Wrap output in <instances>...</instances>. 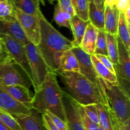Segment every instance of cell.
I'll return each instance as SVG.
<instances>
[{
    "label": "cell",
    "instance_id": "6da1fadb",
    "mask_svg": "<svg viewBox=\"0 0 130 130\" xmlns=\"http://www.w3.org/2000/svg\"><path fill=\"white\" fill-rule=\"evenodd\" d=\"M39 17L41 36L37 48L50 71L57 73L61 56L66 51L72 49L73 44L48 21L43 13L39 14Z\"/></svg>",
    "mask_w": 130,
    "mask_h": 130
},
{
    "label": "cell",
    "instance_id": "7a4b0ae2",
    "mask_svg": "<svg viewBox=\"0 0 130 130\" xmlns=\"http://www.w3.org/2000/svg\"><path fill=\"white\" fill-rule=\"evenodd\" d=\"M57 73L50 71L44 81L35 91L32 98V108L39 114L49 111L65 121L63 90L60 86Z\"/></svg>",
    "mask_w": 130,
    "mask_h": 130
},
{
    "label": "cell",
    "instance_id": "3957f363",
    "mask_svg": "<svg viewBox=\"0 0 130 130\" xmlns=\"http://www.w3.org/2000/svg\"><path fill=\"white\" fill-rule=\"evenodd\" d=\"M66 92L78 104L85 106L89 104H100L110 109L106 96L79 72H58Z\"/></svg>",
    "mask_w": 130,
    "mask_h": 130
},
{
    "label": "cell",
    "instance_id": "277c9868",
    "mask_svg": "<svg viewBox=\"0 0 130 130\" xmlns=\"http://www.w3.org/2000/svg\"><path fill=\"white\" fill-rule=\"evenodd\" d=\"M105 83L106 97L110 110L120 124H123L130 119V98L119 84Z\"/></svg>",
    "mask_w": 130,
    "mask_h": 130
},
{
    "label": "cell",
    "instance_id": "5b68a950",
    "mask_svg": "<svg viewBox=\"0 0 130 130\" xmlns=\"http://www.w3.org/2000/svg\"><path fill=\"white\" fill-rule=\"evenodd\" d=\"M24 47L31 71L32 85L34 87V91H36L40 87L46 74L50 71L36 46L29 43Z\"/></svg>",
    "mask_w": 130,
    "mask_h": 130
},
{
    "label": "cell",
    "instance_id": "8992f818",
    "mask_svg": "<svg viewBox=\"0 0 130 130\" xmlns=\"http://www.w3.org/2000/svg\"><path fill=\"white\" fill-rule=\"evenodd\" d=\"M0 83L6 86L22 85L28 88L32 86L30 79L8 56L0 63Z\"/></svg>",
    "mask_w": 130,
    "mask_h": 130
},
{
    "label": "cell",
    "instance_id": "52a82bcc",
    "mask_svg": "<svg viewBox=\"0 0 130 130\" xmlns=\"http://www.w3.org/2000/svg\"><path fill=\"white\" fill-rule=\"evenodd\" d=\"M0 38L5 53L22 69L32 82L31 71L25 47L10 36L0 34Z\"/></svg>",
    "mask_w": 130,
    "mask_h": 130
},
{
    "label": "cell",
    "instance_id": "ba28073f",
    "mask_svg": "<svg viewBox=\"0 0 130 130\" xmlns=\"http://www.w3.org/2000/svg\"><path fill=\"white\" fill-rule=\"evenodd\" d=\"M72 51L77 58L79 67V73L93 84L104 95L105 94V83L102 79L95 70L91 62V55L85 53L80 47H73Z\"/></svg>",
    "mask_w": 130,
    "mask_h": 130
},
{
    "label": "cell",
    "instance_id": "9c48e42d",
    "mask_svg": "<svg viewBox=\"0 0 130 130\" xmlns=\"http://www.w3.org/2000/svg\"><path fill=\"white\" fill-rule=\"evenodd\" d=\"M14 16L20 24L29 43H32L37 46L39 43L41 36L39 15H29L14 8Z\"/></svg>",
    "mask_w": 130,
    "mask_h": 130
},
{
    "label": "cell",
    "instance_id": "30bf717a",
    "mask_svg": "<svg viewBox=\"0 0 130 130\" xmlns=\"http://www.w3.org/2000/svg\"><path fill=\"white\" fill-rule=\"evenodd\" d=\"M118 46V64L114 66L118 83L129 95L130 58L129 50L117 36Z\"/></svg>",
    "mask_w": 130,
    "mask_h": 130
},
{
    "label": "cell",
    "instance_id": "8fae6325",
    "mask_svg": "<svg viewBox=\"0 0 130 130\" xmlns=\"http://www.w3.org/2000/svg\"><path fill=\"white\" fill-rule=\"evenodd\" d=\"M63 100L66 116L65 122L67 130H85L79 110V104L66 91H63Z\"/></svg>",
    "mask_w": 130,
    "mask_h": 130
},
{
    "label": "cell",
    "instance_id": "7c38bea8",
    "mask_svg": "<svg viewBox=\"0 0 130 130\" xmlns=\"http://www.w3.org/2000/svg\"><path fill=\"white\" fill-rule=\"evenodd\" d=\"M0 109L8 113L15 118H23L30 115V109L17 101L0 85Z\"/></svg>",
    "mask_w": 130,
    "mask_h": 130
},
{
    "label": "cell",
    "instance_id": "4fadbf2b",
    "mask_svg": "<svg viewBox=\"0 0 130 130\" xmlns=\"http://www.w3.org/2000/svg\"><path fill=\"white\" fill-rule=\"evenodd\" d=\"M0 34L10 36L24 46L29 43L15 16L0 19Z\"/></svg>",
    "mask_w": 130,
    "mask_h": 130
},
{
    "label": "cell",
    "instance_id": "5bb4252c",
    "mask_svg": "<svg viewBox=\"0 0 130 130\" xmlns=\"http://www.w3.org/2000/svg\"><path fill=\"white\" fill-rule=\"evenodd\" d=\"M0 85L15 100L24 104L30 109L32 108L33 95L29 90V88L22 85L6 86L0 83Z\"/></svg>",
    "mask_w": 130,
    "mask_h": 130
},
{
    "label": "cell",
    "instance_id": "9a60e30c",
    "mask_svg": "<svg viewBox=\"0 0 130 130\" xmlns=\"http://www.w3.org/2000/svg\"><path fill=\"white\" fill-rule=\"evenodd\" d=\"M22 130H47L44 125L42 114L32 109L30 115L23 118H15Z\"/></svg>",
    "mask_w": 130,
    "mask_h": 130
},
{
    "label": "cell",
    "instance_id": "2e32d148",
    "mask_svg": "<svg viewBox=\"0 0 130 130\" xmlns=\"http://www.w3.org/2000/svg\"><path fill=\"white\" fill-rule=\"evenodd\" d=\"M105 19H104V31L108 34L117 36L119 11L116 6L105 5Z\"/></svg>",
    "mask_w": 130,
    "mask_h": 130
},
{
    "label": "cell",
    "instance_id": "e0dca14e",
    "mask_svg": "<svg viewBox=\"0 0 130 130\" xmlns=\"http://www.w3.org/2000/svg\"><path fill=\"white\" fill-rule=\"evenodd\" d=\"M98 31L99 30L89 22L81 44L79 46L83 51L90 55H93L95 53Z\"/></svg>",
    "mask_w": 130,
    "mask_h": 130
},
{
    "label": "cell",
    "instance_id": "ac0fdd59",
    "mask_svg": "<svg viewBox=\"0 0 130 130\" xmlns=\"http://www.w3.org/2000/svg\"><path fill=\"white\" fill-rule=\"evenodd\" d=\"M99 119V126L105 130H115L118 121L110 109L100 104H96Z\"/></svg>",
    "mask_w": 130,
    "mask_h": 130
},
{
    "label": "cell",
    "instance_id": "d6986e66",
    "mask_svg": "<svg viewBox=\"0 0 130 130\" xmlns=\"http://www.w3.org/2000/svg\"><path fill=\"white\" fill-rule=\"evenodd\" d=\"M79 72L78 61L72 50L66 51L60 59L58 72Z\"/></svg>",
    "mask_w": 130,
    "mask_h": 130
},
{
    "label": "cell",
    "instance_id": "ffe728a7",
    "mask_svg": "<svg viewBox=\"0 0 130 130\" xmlns=\"http://www.w3.org/2000/svg\"><path fill=\"white\" fill-rule=\"evenodd\" d=\"M15 9L20 10L25 13L38 15L41 13V0H9Z\"/></svg>",
    "mask_w": 130,
    "mask_h": 130
},
{
    "label": "cell",
    "instance_id": "44dd1931",
    "mask_svg": "<svg viewBox=\"0 0 130 130\" xmlns=\"http://www.w3.org/2000/svg\"><path fill=\"white\" fill-rule=\"evenodd\" d=\"M88 23L89 22L84 21L76 15L72 17L71 20V30L73 36L72 42L74 47L79 46Z\"/></svg>",
    "mask_w": 130,
    "mask_h": 130
},
{
    "label": "cell",
    "instance_id": "7402d4cb",
    "mask_svg": "<svg viewBox=\"0 0 130 130\" xmlns=\"http://www.w3.org/2000/svg\"><path fill=\"white\" fill-rule=\"evenodd\" d=\"M91 60L95 70L102 79L109 83H118V81L116 74L112 72L104 66L95 57V55H91Z\"/></svg>",
    "mask_w": 130,
    "mask_h": 130
},
{
    "label": "cell",
    "instance_id": "603a6c76",
    "mask_svg": "<svg viewBox=\"0 0 130 130\" xmlns=\"http://www.w3.org/2000/svg\"><path fill=\"white\" fill-rule=\"evenodd\" d=\"M104 11L98 8L93 3H89L88 21L99 30H104Z\"/></svg>",
    "mask_w": 130,
    "mask_h": 130
},
{
    "label": "cell",
    "instance_id": "cb8c5ba5",
    "mask_svg": "<svg viewBox=\"0 0 130 130\" xmlns=\"http://www.w3.org/2000/svg\"><path fill=\"white\" fill-rule=\"evenodd\" d=\"M117 36L126 48L130 50L129 25L127 23L123 13L119 12Z\"/></svg>",
    "mask_w": 130,
    "mask_h": 130
},
{
    "label": "cell",
    "instance_id": "d4e9b609",
    "mask_svg": "<svg viewBox=\"0 0 130 130\" xmlns=\"http://www.w3.org/2000/svg\"><path fill=\"white\" fill-rule=\"evenodd\" d=\"M107 57L114 66L118 64V46L117 36L106 33Z\"/></svg>",
    "mask_w": 130,
    "mask_h": 130
},
{
    "label": "cell",
    "instance_id": "484cf974",
    "mask_svg": "<svg viewBox=\"0 0 130 130\" xmlns=\"http://www.w3.org/2000/svg\"><path fill=\"white\" fill-rule=\"evenodd\" d=\"M75 15L83 20L88 21L89 0H72Z\"/></svg>",
    "mask_w": 130,
    "mask_h": 130
},
{
    "label": "cell",
    "instance_id": "4316f807",
    "mask_svg": "<svg viewBox=\"0 0 130 130\" xmlns=\"http://www.w3.org/2000/svg\"><path fill=\"white\" fill-rule=\"evenodd\" d=\"M71 15L63 11L58 3L55 5L53 15V20L59 27L68 28L71 29Z\"/></svg>",
    "mask_w": 130,
    "mask_h": 130
},
{
    "label": "cell",
    "instance_id": "83f0119b",
    "mask_svg": "<svg viewBox=\"0 0 130 130\" xmlns=\"http://www.w3.org/2000/svg\"><path fill=\"white\" fill-rule=\"evenodd\" d=\"M94 55H102L107 56L106 32L104 30L98 31Z\"/></svg>",
    "mask_w": 130,
    "mask_h": 130
},
{
    "label": "cell",
    "instance_id": "f1b7e54d",
    "mask_svg": "<svg viewBox=\"0 0 130 130\" xmlns=\"http://www.w3.org/2000/svg\"><path fill=\"white\" fill-rule=\"evenodd\" d=\"M0 123L11 130H22L16 119L1 109H0Z\"/></svg>",
    "mask_w": 130,
    "mask_h": 130
},
{
    "label": "cell",
    "instance_id": "f546056e",
    "mask_svg": "<svg viewBox=\"0 0 130 130\" xmlns=\"http://www.w3.org/2000/svg\"><path fill=\"white\" fill-rule=\"evenodd\" d=\"M14 16V8L9 0H0V19Z\"/></svg>",
    "mask_w": 130,
    "mask_h": 130
},
{
    "label": "cell",
    "instance_id": "4dcf8cb0",
    "mask_svg": "<svg viewBox=\"0 0 130 130\" xmlns=\"http://www.w3.org/2000/svg\"><path fill=\"white\" fill-rule=\"evenodd\" d=\"M83 108L86 116L91 121L99 125V114H98L96 104H89V105L83 106Z\"/></svg>",
    "mask_w": 130,
    "mask_h": 130
},
{
    "label": "cell",
    "instance_id": "1f68e13d",
    "mask_svg": "<svg viewBox=\"0 0 130 130\" xmlns=\"http://www.w3.org/2000/svg\"><path fill=\"white\" fill-rule=\"evenodd\" d=\"M79 110L80 116L82 119L83 123L85 126V130H99V125L95 124L93 121H91L85 113L82 105L79 104Z\"/></svg>",
    "mask_w": 130,
    "mask_h": 130
},
{
    "label": "cell",
    "instance_id": "d6a6232c",
    "mask_svg": "<svg viewBox=\"0 0 130 130\" xmlns=\"http://www.w3.org/2000/svg\"><path fill=\"white\" fill-rule=\"evenodd\" d=\"M45 114H46L50 118L52 123L54 124V125L57 127L59 130H67V125H66V122L63 121V120L57 117V116L54 115L53 114L51 113L49 111H46Z\"/></svg>",
    "mask_w": 130,
    "mask_h": 130
},
{
    "label": "cell",
    "instance_id": "836d02e7",
    "mask_svg": "<svg viewBox=\"0 0 130 130\" xmlns=\"http://www.w3.org/2000/svg\"><path fill=\"white\" fill-rule=\"evenodd\" d=\"M57 1H58L57 3L59 5L60 8L63 11L71 15V17L75 15L73 6H72V0H57Z\"/></svg>",
    "mask_w": 130,
    "mask_h": 130
},
{
    "label": "cell",
    "instance_id": "e575fe53",
    "mask_svg": "<svg viewBox=\"0 0 130 130\" xmlns=\"http://www.w3.org/2000/svg\"><path fill=\"white\" fill-rule=\"evenodd\" d=\"M95 56L104 66H105L108 69L110 70L112 72L116 74L114 64L112 63V62L107 56L102 55H95Z\"/></svg>",
    "mask_w": 130,
    "mask_h": 130
},
{
    "label": "cell",
    "instance_id": "d590c367",
    "mask_svg": "<svg viewBox=\"0 0 130 130\" xmlns=\"http://www.w3.org/2000/svg\"><path fill=\"white\" fill-rule=\"evenodd\" d=\"M115 6L119 12L124 13L128 7L130 6V0H116Z\"/></svg>",
    "mask_w": 130,
    "mask_h": 130
},
{
    "label": "cell",
    "instance_id": "8d00e7d4",
    "mask_svg": "<svg viewBox=\"0 0 130 130\" xmlns=\"http://www.w3.org/2000/svg\"><path fill=\"white\" fill-rule=\"evenodd\" d=\"M42 118H43V121L44 126L47 130H59L52 123L50 118L48 117L46 114L44 113V114H42Z\"/></svg>",
    "mask_w": 130,
    "mask_h": 130
},
{
    "label": "cell",
    "instance_id": "74e56055",
    "mask_svg": "<svg viewBox=\"0 0 130 130\" xmlns=\"http://www.w3.org/2000/svg\"><path fill=\"white\" fill-rule=\"evenodd\" d=\"M90 2L93 3L98 8L105 10V2L104 0H89Z\"/></svg>",
    "mask_w": 130,
    "mask_h": 130
},
{
    "label": "cell",
    "instance_id": "f35d334b",
    "mask_svg": "<svg viewBox=\"0 0 130 130\" xmlns=\"http://www.w3.org/2000/svg\"><path fill=\"white\" fill-rule=\"evenodd\" d=\"M123 13H124V17H125V19L126 20L127 23L130 25V6L128 7V8L126 10V11Z\"/></svg>",
    "mask_w": 130,
    "mask_h": 130
},
{
    "label": "cell",
    "instance_id": "ab89813d",
    "mask_svg": "<svg viewBox=\"0 0 130 130\" xmlns=\"http://www.w3.org/2000/svg\"><path fill=\"white\" fill-rule=\"evenodd\" d=\"M104 2H105V5L113 6L115 5L116 0H104Z\"/></svg>",
    "mask_w": 130,
    "mask_h": 130
},
{
    "label": "cell",
    "instance_id": "60d3db41",
    "mask_svg": "<svg viewBox=\"0 0 130 130\" xmlns=\"http://www.w3.org/2000/svg\"><path fill=\"white\" fill-rule=\"evenodd\" d=\"M7 54L5 52V51H3V52H0V63L7 57Z\"/></svg>",
    "mask_w": 130,
    "mask_h": 130
},
{
    "label": "cell",
    "instance_id": "b9f144b4",
    "mask_svg": "<svg viewBox=\"0 0 130 130\" xmlns=\"http://www.w3.org/2000/svg\"><path fill=\"white\" fill-rule=\"evenodd\" d=\"M0 130H11V129H10V128H8L5 125H4L3 123H0Z\"/></svg>",
    "mask_w": 130,
    "mask_h": 130
},
{
    "label": "cell",
    "instance_id": "7bdbcfd3",
    "mask_svg": "<svg viewBox=\"0 0 130 130\" xmlns=\"http://www.w3.org/2000/svg\"><path fill=\"white\" fill-rule=\"evenodd\" d=\"M3 46L2 42H1V38H0V52H3Z\"/></svg>",
    "mask_w": 130,
    "mask_h": 130
},
{
    "label": "cell",
    "instance_id": "ee69618b",
    "mask_svg": "<svg viewBox=\"0 0 130 130\" xmlns=\"http://www.w3.org/2000/svg\"><path fill=\"white\" fill-rule=\"evenodd\" d=\"M55 1H57V0H48V1L50 4H53V3H54Z\"/></svg>",
    "mask_w": 130,
    "mask_h": 130
},
{
    "label": "cell",
    "instance_id": "f6af8a7d",
    "mask_svg": "<svg viewBox=\"0 0 130 130\" xmlns=\"http://www.w3.org/2000/svg\"><path fill=\"white\" fill-rule=\"evenodd\" d=\"M42 2V5H45V0H41Z\"/></svg>",
    "mask_w": 130,
    "mask_h": 130
},
{
    "label": "cell",
    "instance_id": "bcb514c9",
    "mask_svg": "<svg viewBox=\"0 0 130 130\" xmlns=\"http://www.w3.org/2000/svg\"><path fill=\"white\" fill-rule=\"evenodd\" d=\"M99 130H105L104 129H103L102 128V127H100V126H99Z\"/></svg>",
    "mask_w": 130,
    "mask_h": 130
}]
</instances>
